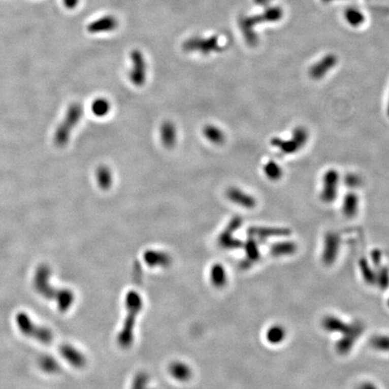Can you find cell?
Here are the masks:
<instances>
[{"instance_id": "19", "label": "cell", "mask_w": 389, "mask_h": 389, "mask_svg": "<svg viewBox=\"0 0 389 389\" xmlns=\"http://www.w3.org/2000/svg\"><path fill=\"white\" fill-rule=\"evenodd\" d=\"M344 182L349 187H357L361 185L362 179L357 174H348L344 179Z\"/></svg>"}, {"instance_id": "7", "label": "cell", "mask_w": 389, "mask_h": 389, "mask_svg": "<svg viewBox=\"0 0 389 389\" xmlns=\"http://www.w3.org/2000/svg\"><path fill=\"white\" fill-rule=\"evenodd\" d=\"M226 198L235 205H238L240 207L248 208V209L254 208L257 205V201L253 196H251L239 187H229L226 190Z\"/></svg>"}, {"instance_id": "2", "label": "cell", "mask_w": 389, "mask_h": 389, "mask_svg": "<svg viewBox=\"0 0 389 389\" xmlns=\"http://www.w3.org/2000/svg\"><path fill=\"white\" fill-rule=\"evenodd\" d=\"M16 322L18 329L26 337L31 338L44 344L52 343L53 341L52 332L50 330L33 322L30 316L24 312L16 314Z\"/></svg>"}, {"instance_id": "6", "label": "cell", "mask_w": 389, "mask_h": 389, "mask_svg": "<svg viewBox=\"0 0 389 389\" xmlns=\"http://www.w3.org/2000/svg\"><path fill=\"white\" fill-rule=\"evenodd\" d=\"M183 48L186 52H199L203 54H208L211 52H215L218 49V42L215 37L207 39L194 37L187 41Z\"/></svg>"}, {"instance_id": "4", "label": "cell", "mask_w": 389, "mask_h": 389, "mask_svg": "<svg viewBox=\"0 0 389 389\" xmlns=\"http://www.w3.org/2000/svg\"><path fill=\"white\" fill-rule=\"evenodd\" d=\"M340 184V174L336 170L330 169L322 176V187L321 199L322 202H334L337 198L338 188Z\"/></svg>"}, {"instance_id": "15", "label": "cell", "mask_w": 389, "mask_h": 389, "mask_svg": "<svg viewBox=\"0 0 389 389\" xmlns=\"http://www.w3.org/2000/svg\"><path fill=\"white\" fill-rule=\"evenodd\" d=\"M111 109V105L108 100L104 98L95 99L91 105L92 113L98 117H104L108 115Z\"/></svg>"}, {"instance_id": "8", "label": "cell", "mask_w": 389, "mask_h": 389, "mask_svg": "<svg viewBox=\"0 0 389 389\" xmlns=\"http://www.w3.org/2000/svg\"><path fill=\"white\" fill-rule=\"evenodd\" d=\"M160 140L164 147L171 149L175 146L178 140V132L174 123L165 121L160 126Z\"/></svg>"}, {"instance_id": "1", "label": "cell", "mask_w": 389, "mask_h": 389, "mask_svg": "<svg viewBox=\"0 0 389 389\" xmlns=\"http://www.w3.org/2000/svg\"><path fill=\"white\" fill-rule=\"evenodd\" d=\"M50 269L47 265L42 264L36 270L33 285L37 293L48 299H54L58 303L60 310L67 309L72 302V295L66 290H55L49 284Z\"/></svg>"}, {"instance_id": "14", "label": "cell", "mask_w": 389, "mask_h": 389, "mask_svg": "<svg viewBox=\"0 0 389 389\" xmlns=\"http://www.w3.org/2000/svg\"><path fill=\"white\" fill-rule=\"evenodd\" d=\"M334 63H335V60L334 58H326L325 60H322L320 63H318L317 65H315L311 69L310 75L315 80L321 79L322 77L326 75V72H328L330 69L334 66Z\"/></svg>"}, {"instance_id": "9", "label": "cell", "mask_w": 389, "mask_h": 389, "mask_svg": "<svg viewBox=\"0 0 389 389\" xmlns=\"http://www.w3.org/2000/svg\"><path fill=\"white\" fill-rule=\"evenodd\" d=\"M118 23L114 16H107L92 22L87 26V31L91 34L111 32L117 27Z\"/></svg>"}, {"instance_id": "5", "label": "cell", "mask_w": 389, "mask_h": 389, "mask_svg": "<svg viewBox=\"0 0 389 389\" xmlns=\"http://www.w3.org/2000/svg\"><path fill=\"white\" fill-rule=\"evenodd\" d=\"M131 60L133 68L129 73V79L134 85L141 87L145 83L147 77L146 60L139 50H134L132 52Z\"/></svg>"}, {"instance_id": "3", "label": "cell", "mask_w": 389, "mask_h": 389, "mask_svg": "<svg viewBox=\"0 0 389 389\" xmlns=\"http://www.w3.org/2000/svg\"><path fill=\"white\" fill-rule=\"evenodd\" d=\"M83 114V108L80 104H73L69 109L66 118L61 123L57 134H56V142L60 145H64L67 143L70 138V135L72 129L75 127L79 123Z\"/></svg>"}, {"instance_id": "13", "label": "cell", "mask_w": 389, "mask_h": 389, "mask_svg": "<svg viewBox=\"0 0 389 389\" xmlns=\"http://www.w3.org/2000/svg\"><path fill=\"white\" fill-rule=\"evenodd\" d=\"M203 134L210 143L214 144H222L225 142V135L221 128L214 124H207L203 129Z\"/></svg>"}, {"instance_id": "18", "label": "cell", "mask_w": 389, "mask_h": 389, "mask_svg": "<svg viewBox=\"0 0 389 389\" xmlns=\"http://www.w3.org/2000/svg\"><path fill=\"white\" fill-rule=\"evenodd\" d=\"M254 232L262 235H284L287 234V231L273 228H258L255 229Z\"/></svg>"}, {"instance_id": "20", "label": "cell", "mask_w": 389, "mask_h": 389, "mask_svg": "<svg viewBox=\"0 0 389 389\" xmlns=\"http://www.w3.org/2000/svg\"><path fill=\"white\" fill-rule=\"evenodd\" d=\"M79 1L80 0H63V3L66 8L72 9L75 8L76 6L79 4Z\"/></svg>"}, {"instance_id": "12", "label": "cell", "mask_w": 389, "mask_h": 389, "mask_svg": "<svg viewBox=\"0 0 389 389\" xmlns=\"http://www.w3.org/2000/svg\"><path fill=\"white\" fill-rule=\"evenodd\" d=\"M359 210V198L353 192H349L344 196L342 201V212L347 217H354Z\"/></svg>"}, {"instance_id": "17", "label": "cell", "mask_w": 389, "mask_h": 389, "mask_svg": "<svg viewBox=\"0 0 389 389\" xmlns=\"http://www.w3.org/2000/svg\"><path fill=\"white\" fill-rule=\"evenodd\" d=\"M38 364L40 366L41 369L44 370L45 372H54L57 369H58V366L56 363L55 361L50 356L47 355H44L39 359V362Z\"/></svg>"}, {"instance_id": "11", "label": "cell", "mask_w": 389, "mask_h": 389, "mask_svg": "<svg viewBox=\"0 0 389 389\" xmlns=\"http://www.w3.org/2000/svg\"><path fill=\"white\" fill-rule=\"evenodd\" d=\"M95 178L99 187L102 190H108L113 185V174L110 168L107 165H101L96 169Z\"/></svg>"}, {"instance_id": "10", "label": "cell", "mask_w": 389, "mask_h": 389, "mask_svg": "<svg viewBox=\"0 0 389 389\" xmlns=\"http://www.w3.org/2000/svg\"><path fill=\"white\" fill-rule=\"evenodd\" d=\"M291 139H281L275 137L271 140V145L274 147L278 148L282 153L285 154H293L298 152L300 149H302V146L300 143H298L294 136H291Z\"/></svg>"}, {"instance_id": "21", "label": "cell", "mask_w": 389, "mask_h": 389, "mask_svg": "<svg viewBox=\"0 0 389 389\" xmlns=\"http://www.w3.org/2000/svg\"><path fill=\"white\" fill-rule=\"evenodd\" d=\"M387 115H388V116H389V101H388V105H387Z\"/></svg>"}, {"instance_id": "16", "label": "cell", "mask_w": 389, "mask_h": 389, "mask_svg": "<svg viewBox=\"0 0 389 389\" xmlns=\"http://www.w3.org/2000/svg\"><path fill=\"white\" fill-rule=\"evenodd\" d=\"M263 171L266 175L267 178L270 180H273V181L279 180L283 176L282 168L275 160H269L268 163H265V165L263 167Z\"/></svg>"}]
</instances>
